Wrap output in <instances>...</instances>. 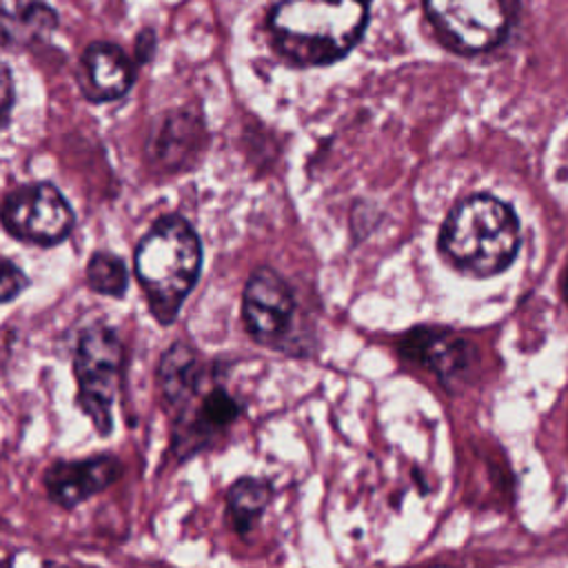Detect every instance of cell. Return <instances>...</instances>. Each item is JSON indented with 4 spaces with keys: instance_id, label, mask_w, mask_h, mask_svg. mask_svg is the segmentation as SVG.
<instances>
[{
    "instance_id": "1",
    "label": "cell",
    "mask_w": 568,
    "mask_h": 568,
    "mask_svg": "<svg viewBox=\"0 0 568 568\" xmlns=\"http://www.w3.org/2000/svg\"><path fill=\"white\" fill-rule=\"evenodd\" d=\"M158 388L171 417V453L184 462L209 448L242 415L217 382L213 364L186 342H173L158 362Z\"/></svg>"
},
{
    "instance_id": "2",
    "label": "cell",
    "mask_w": 568,
    "mask_h": 568,
    "mask_svg": "<svg viewBox=\"0 0 568 568\" xmlns=\"http://www.w3.org/2000/svg\"><path fill=\"white\" fill-rule=\"evenodd\" d=\"M371 0H277L268 16L275 51L295 67L344 58L364 36Z\"/></svg>"
},
{
    "instance_id": "3",
    "label": "cell",
    "mask_w": 568,
    "mask_h": 568,
    "mask_svg": "<svg viewBox=\"0 0 568 568\" xmlns=\"http://www.w3.org/2000/svg\"><path fill=\"white\" fill-rule=\"evenodd\" d=\"M202 240L180 213L153 220L135 244L133 273L146 308L160 326H171L202 273Z\"/></svg>"
},
{
    "instance_id": "4",
    "label": "cell",
    "mask_w": 568,
    "mask_h": 568,
    "mask_svg": "<svg viewBox=\"0 0 568 568\" xmlns=\"http://www.w3.org/2000/svg\"><path fill=\"white\" fill-rule=\"evenodd\" d=\"M521 231L513 206L486 193L462 200L439 231L442 255L473 277L506 271L517 257Z\"/></svg>"
},
{
    "instance_id": "5",
    "label": "cell",
    "mask_w": 568,
    "mask_h": 568,
    "mask_svg": "<svg viewBox=\"0 0 568 568\" xmlns=\"http://www.w3.org/2000/svg\"><path fill=\"white\" fill-rule=\"evenodd\" d=\"M78 408L100 437L113 433V404L124 377V344L120 333L95 320L78 333L73 351Z\"/></svg>"
},
{
    "instance_id": "6",
    "label": "cell",
    "mask_w": 568,
    "mask_h": 568,
    "mask_svg": "<svg viewBox=\"0 0 568 568\" xmlns=\"http://www.w3.org/2000/svg\"><path fill=\"white\" fill-rule=\"evenodd\" d=\"M0 224L18 242L51 248L73 233L75 213L55 184L24 182L2 195Z\"/></svg>"
},
{
    "instance_id": "7",
    "label": "cell",
    "mask_w": 568,
    "mask_h": 568,
    "mask_svg": "<svg viewBox=\"0 0 568 568\" xmlns=\"http://www.w3.org/2000/svg\"><path fill=\"white\" fill-rule=\"evenodd\" d=\"M424 7L444 42L459 53L495 49L517 13V0H424Z\"/></svg>"
},
{
    "instance_id": "8",
    "label": "cell",
    "mask_w": 568,
    "mask_h": 568,
    "mask_svg": "<svg viewBox=\"0 0 568 568\" xmlns=\"http://www.w3.org/2000/svg\"><path fill=\"white\" fill-rule=\"evenodd\" d=\"M295 313L293 291L271 266H257L244 284L242 320L248 335L266 346H280Z\"/></svg>"
},
{
    "instance_id": "9",
    "label": "cell",
    "mask_w": 568,
    "mask_h": 568,
    "mask_svg": "<svg viewBox=\"0 0 568 568\" xmlns=\"http://www.w3.org/2000/svg\"><path fill=\"white\" fill-rule=\"evenodd\" d=\"M124 473L122 459L113 453H95L80 459H55L44 468L42 484L53 504L73 510L87 499L104 493Z\"/></svg>"
},
{
    "instance_id": "10",
    "label": "cell",
    "mask_w": 568,
    "mask_h": 568,
    "mask_svg": "<svg viewBox=\"0 0 568 568\" xmlns=\"http://www.w3.org/2000/svg\"><path fill=\"white\" fill-rule=\"evenodd\" d=\"M133 80V62L118 44L93 42L82 51L78 82L89 102H115L131 91Z\"/></svg>"
},
{
    "instance_id": "11",
    "label": "cell",
    "mask_w": 568,
    "mask_h": 568,
    "mask_svg": "<svg viewBox=\"0 0 568 568\" xmlns=\"http://www.w3.org/2000/svg\"><path fill=\"white\" fill-rule=\"evenodd\" d=\"M58 27L55 9L44 0H0V47L29 49Z\"/></svg>"
},
{
    "instance_id": "12",
    "label": "cell",
    "mask_w": 568,
    "mask_h": 568,
    "mask_svg": "<svg viewBox=\"0 0 568 568\" xmlns=\"http://www.w3.org/2000/svg\"><path fill=\"white\" fill-rule=\"evenodd\" d=\"M402 348H404L406 357H413L415 362H419L442 375L444 373L455 375L468 362V357L464 353V342H459L450 335H442L437 331H413L410 335H406Z\"/></svg>"
},
{
    "instance_id": "13",
    "label": "cell",
    "mask_w": 568,
    "mask_h": 568,
    "mask_svg": "<svg viewBox=\"0 0 568 568\" xmlns=\"http://www.w3.org/2000/svg\"><path fill=\"white\" fill-rule=\"evenodd\" d=\"M202 122L193 115L180 111L171 113L162 120V126L158 129L153 142V160L164 164L166 169L175 171L180 169V162H184L186 151H193L200 142Z\"/></svg>"
},
{
    "instance_id": "14",
    "label": "cell",
    "mask_w": 568,
    "mask_h": 568,
    "mask_svg": "<svg viewBox=\"0 0 568 568\" xmlns=\"http://www.w3.org/2000/svg\"><path fill=\"white\" fill-rule=\"evenodd\" d=\"M271 499V486L255 477H240L226 493V513L235 532L246 535L264 513Z\"/></svg>"
},
{
    "instance_id": "15",
    "label": "cell",
    "mask_w": 568,
    "mask_h": 568,
    "mask_svg": "<svg viewBox=\"0 0 568 568\" xmlns=\"http://www.w3.org/2000/svg\"><path fill=\"white\" fill-rule=\"evenodd\" d=\"M87 286L104 297L122 300L129 291V271L124 260L113 251H93L84 266Z\"/></svg>"
},
{
    "instance_id": "16",
    "label": "cell",
    "mask_w": 568,
    "mask_h": 568,
    "mask_svg": "<svg viewBox=\"0 0 568 568\" xmlns=\"http://www.w3.org/2000/svg\"><path fill=\"white\" fill-rule=\"evenodd\" d=\"M27 288H29L27 273L13 260L0 257V304L16 300Z\"/></svg>"
},
{
    "instance_id": "17",
    "label": "cell",
    "mask_w": 568,
    "mask_h": 568,
    "mask_svg": "<svg viewBox=\"0 0 568 568\" xmlns=\"http://www.w3.org/2000/svg\"><path fill=\"white\" fill-rule=\"evenodd\" d=\"M16 104V82L11 69L0 60V131L9 126L11 111Z\"/></svg>"
},
{
    "instance_id": "18",
    "label": "cell",
    "mask_w": 568,
    "mask_h": 568,
    "mask_svg": "<svg viewBox=\"0 0 568 568\" xmlns=\"http://www.w3.org/2000/svg\"><path fill=\"white\" fill-rule=\"evenodd\" d=\"M564 297L568 302V273H566V280H564Z\"/></svg>"
}]
</instances>
